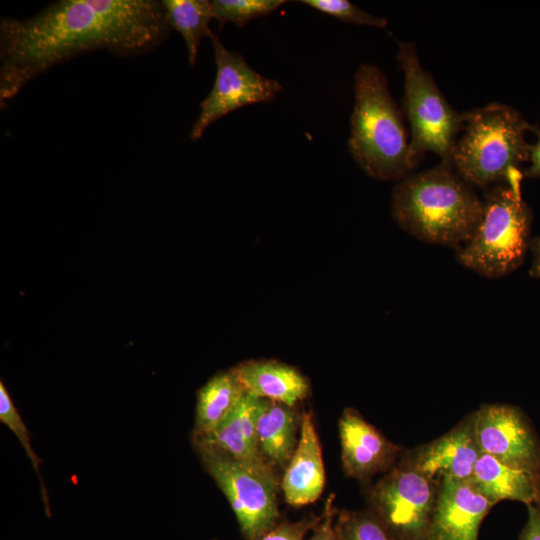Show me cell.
Wrapping results in <instances>:
<instances>
[{"label": "cell", "instance_id": "obj_1", "mask_svg": "<svg viewBox=\"0 0 540 540\" xmlns=\"http://www.w3.org/2000/svg\"><path fill=\"white\" fill-rule=\"evenodd\" d=\"M169 32L165 7L157 0H59L27 18H3L1 108L60 63L96 50L138 56L161 45Z\"/></svg>", "mask_w": 540, "mask_h": 540}, {"label": "cell", "instance_id": "obj_2", "mask_svg": "<svg viewBox=\"0 0 540 540\" xmlns=\"http://www.w3.org/2000/svg\"><path fill=\"white\" fill-rule=\"evenodd\" d=\"M394 221L413 237L431 244L458 247L474 232L482 198L450 164L411 173L394 186Z\"/></svg>", "mask_w": 540, "mask_h": 540}, {"label": "cell", "instance_id": "obj_3", "mask_svg": "<svg viewBox=\"0 0 540 540\" xmlns=\"http://www.w3.org/2000/svg\"><path fill=\"white\" fill-rule=\"evenodd\" d=\"M354 106L348 149L360 168L382 181H400L412 173L403 114L392 97L384 73L370 63L355 74Z\"/></svg>", "mask_w": 540, "mask_h": 540}, {"label": "cell", "instance_id": "obj_4", "mask_svg": "<svg viewBox=\"0 0 540 540\" xmlns=\"http://www.w3.org/2000/svg\"><path fill=\"white\" fill-rule=\"evenodd\" d=\"M462 117L464 133L454 145L451 166L469 185L487 188L506 182L529 161L525 135L539 130L514 108L490 103Z\"/></svg>", "mask_w": 540, "mask_h": 540}, {"label": "cell", "instance_id": "obj_5", "mask_svg": "<svg viewBox=\"0 0 540 540\" xmlns=\"http://www.w3.org/2000/svg\"><path fill=\"white\" fill-rule=\"evenodd\" d=\"M522 171L490 187L482 198V213L471 237L457 247V259L487 278L515 271L530 247L531 214L523 200Z\"/></svg>", "mask_w": 540, "mask_h": 540}, {"label": "cell", "instance_id": "obj_6", "mask_svg": "<svg viewBox=\"0 0 540 540\" xmlns=\"http://www.w3.org/2000/svg\"><path fill=\"white\" fill-rule=\"evenodd\" d=\"M404 74L403 110L410 124L409 151L412 162L432 152L451 165L457 135L463 128L462 114L446 100L432 75L421 66L416 47L398 42L396 54Z\"/></svg>", "mask_w": 540, "mask_h": 540}, {"label": "cell", "instance_id": "obj_7", "mask_svg": "<svg viewBox=\"0 0 540 540\" xmlns=\"http://www.w3.org/2000/svg\"><path fill=\"white\" fill-rule=\"evenodd\" d=\"M227 498L246 540H259L279 523L280 480L269 464L240 461L213 450L196 451Z\"/></svg>", "mask_w": 540, "mask_h": 540}, {"label": "cell", "instance_id": "obj_8", "mask_svg": "<svg viewBox=\"0 0 540 540\" xmlns=\"http://www.w3.org/2000/svg\"><path fill=\"white\" fill-rule=\"evenodd\" d=\"M440 482L400 457L367 489V509L391 540H430Z\"/></svg>", "mask_w": 540, "mask_h": 540}, {"label": "cell", "instance_id": "obj_9", "mask_svg": "<svg viewBox=\"0 0 540 540\" xmlns=\"http://www.w3.org/2000/svg\"><path fill=\"white\" fill-rule=\"evenodd\" d=\"M214 51L216 78L209 94L200 103V113L189 132L193 141L226 114L243 106L271 102L283 90L274 79L267 78L248 65L241 54L229 51L217 34L209 37Z\"/></svg>", "mask_w": 540, "mask_h": 540}, {"label": "cell", "instance_id": "obj_10", "mask_svg": "<svg viewBox=\"0 0 540 540\" xmlns=\"http://www.w3.org/2000/svg\"><path fill=\"white\" fill-rule=\"evenodd\" d=\"M476 437L482 453L530 472L540 462V438L526 414L518 407L483 404L474 412Z\"/></svg>", "mask_w": 540, "mask_h": 540}, {"label": "cell", "instance_id": "obj_11", "mask_svg": "<svg viewBox=\"0 0 540 540\" xmlns=\"http://www.w3.org/2000/svg\"><path fill=\"white\" fill-rule=\"evenodd\" d=\"M341 461L344 473L366 482L389 471L403 454L354 408H346L338 421Z\"/></svg>", "mask_w": 540, "mask_h": 540}, {"label": "cell", "instance_id": "obj_12", "mask_svg": "<svg viewBox=\"0 0 540 540\" xmlns=\"http://www.w3.org/2000/svg\"><path fill=\"white\" fill-rule=\"evenodd\" d=\"M481 453L473 412L439 438L406 451L401 458L432 480H470Z\"/></svg>", "mask_w": 540, "mask_h": 540}, {"label": "cell", "instance_id": "obj_13", "mask_svg": "<svg viewBox=\"0 0 540 540\" xmlns=\"http://www.w3.org/2000/svg\"><path fill=\"white\" fill-rule=\"evenodd\" d=\"M494 505L470 480L442 479L430 540H477L480 525Z\"/></svg>", "mask_w": 540, "mask_h": 540}, {"label": "cell", "instance_id": "obj_14", "mask_svg": "<svg viewBox=\"0 0 540 540\" xmlns=\"http://www.w3.org/2000/svg\"><path fill=\"white\" fill-rule=\"evenodd\" d=\"M325 486L322 449L311 412L301 415L300 436L285 467L280 488L287 504L303 507L320 498Z\"/></svg>", "mask_w": 540, "mask_h": 540}, {"label": "cell", "instance_id": "obj_15", "mask_svg": "<svg viewBox=\"0 0 540 540\" xmlns=\"http://www.w3.org/2000/svg\"><path fill=\"white\" fill-rule=\"evenodd\" d=\"M245 392L295 407L305 399L310 386L294 367L276 360H248L231 368Z\"/></svg>", "mask_w": 540, "mask_h": 540}, {"label": "cell", "instance_id": "obj_16", "mask_svg": "<svg viewBox=\"0 0 540 540\" xmlns=\"http://www.w3.org/2000/svg\"><path fill=\"white\" fill-rule=\"evenodd\" d=\"M301 415L295 407L262 399L257 418L258 449L272 467L285 468L298 443Z\"/></svg>", "mask_w": 540, "mask_h": 540}, {"label": "cell", "instance_id": "obj_17", "mask_svg": "<svg viewBox=\"0 0 540 540\" xmlns=\"http://www.w3.org/2000/svg\"><path fill=\"white\" fill-rule=\"evenodd\" d=\"M470 481L494 504L502 500L533 504L534 473L510 466L487 453L476 461Z\"/></svg>", "mask_w": 540, "mask_h": 540}, {"label": "cell", "instance_id": "obj_18", "mask_svg": "<svg viewBox=\"0 0 540 540\" xmlns=\"http://www.w3.org/2000/svg\"><path fill=\"white\" fill-rule=\"evenodd\" d=\"M244 394L231 369L213 376L198 391L191 439L212 433L234 411Z\"/></svg>", "mask_w": 540, "mask_h": 540}, {"label": "cell", "instance_id": "obj_19", "mask_svg": "<svg viewBox=\"0 0 540 540\" xmlns=\"http://www.w3.org/2000/svg\"><path fill=\"white\" fill-rule=\"evenodd\" d=\"M170 29L183 37L188 62L193 68L197 62L199 45L204 37L213 33L209 23L213 19L209 0H163Z\"/></svg>", "mask_w": 540, "mask_h": 540}, {"label": "cell", "instance_id": "obj_20", "mask_svg": "<svg viewBox=\"0 0 540 540\" xmlns=\"http://www.w3.org/2000/svg\"><path fill=\"white\" fill-rule=\"evenodd\" d=\"M284 0H212L213 19L222 29L225 23L231 22L242 28L247 22L258 17L270 15L285 4Z\"/></svg>", "mask_w": 540, "mask_h": 540}, {"label": "cell", "instance_id": "obj_21", "mask_svg": "<svg viewBox=\"0 0 540 540\" xmlns=\"http://www.w3.org/2000/svg\"><path fill=\"white\" fill-rule=\"evenodd\" d=\"M335 540H391L368 510H338L334 519Z\"/></svg>", "mask_w": 540, "mask_h": 540}, {"label": "cell", "instance_id": "obj_22", "mask_svg": "<svg viewBox=\"0 0 540 540\" xmlns=\"http://www.w3.org/2000/svg\"><path fill=\"white\" fill-rule=\"evenodd\" d=\"M0 421L15 434V436L22 444V447L25 450L27 456L29 457L35 472L39 476L41 495L45 505L47 506V491L45 489L44 482L39 472V466L41 461L32 449V446L30 444L29 431L20 414L18 413L12 399L10 398L3 382H0Z\"/></svg>", "mask_w": 540, "mask_h": 540}, {"label": "cell", "instance_id": "obj_23", "mask_svg": "<svg viewBox=\"0 0 540 540\" xmlns=\"http://www.w3.org/2000/svg\"><path fill=\"white\" fill-rule=\"evenodd\" d=\"M301 3L343 22L385 28L387 20L372 15L347 0H301Z\"/></svg>", "mask_w": 540, "mask_h": 540}, {"label": "cell", "instance_id": "obj_24", "mask_svg": "<svg viewBox=\"0 0 540 540\" xmlns=\"http://www.w3.org/2000/svg\"><path fill=\"white\" fill-rule=\"evenodd\" d=\"M319 516H309L298 521H279V523L259 540H306L320 520Z\"/></svg>", "mask_w": 540, "mask_h": 540}, {"label": "cell", "instance_id": "obj_25", "mask_svg": "<svg viewBox=\"0 0 540 540\" xmlns=\"http://www.w3.org/2000/svg\"><path fill=\"white\" fill-rule=\"evenodd\" d=\"M333 501L334 496L331 494L321 513L320 520L312 529L310 537L306 540H335L333 526L338 509L335 508Z\"/></svg>", "mask_w": 540, "mask_h": 540}, {"label": "cell", "instance_id": "obj_26", "mask_svg": "<svg viewBox=\"0 0 540 540\" xmlns=\"http://www.w3.org/2000/svg\"><path fill=\"white\" fill-rule=\"evenodd\" d=\"M528 518L520 534V540H540V509L528 504Z\"/></svg>", "mask_w": 540, "mask_h": 540}, {"label": "cell", "instance_id": "obj_27", "mask_svg": "<svg viewBox=\"0 0 540 540\" xmlns=\"http://www.w3.org/2000/svg\"><path fill=\"white\" fill-rule=\"evenodd\" d=\"M537 135L538 141L535 144H529V161L531 165L524 173V175L533 178H540V132Z\"/></svg>", "mask_w": 540, "mask_h": 540}, {"label": "cell", "instance_id": "obj_28", "mask_svg": "<svg viewBox=\"0 0 540 540\" xmlns=\"http://www.w3.org/2000/svg\"><path fill=\"white\" fill-rule=\"evenodd\" d=\"M530 248L532 251L530 275L540 279V236L531 241Z\"/></svg>", "mask_w": 540, "mask_h": 540}, {"label": "cell", "instance_id": "obj_29", "mask_svg": "<svg viewBox=\"0 0 540 540\" xmlns=\"http://www.w3.org/2000/svg\"><path fill=\"white\" fill-rule=\"evenodd\" d=\"M534 478H535V496H534V502L539 509H540V462L539 465L534 472Z\"/></svg>", "mask_w": 540, "mask_h": 540}]
</instances>
